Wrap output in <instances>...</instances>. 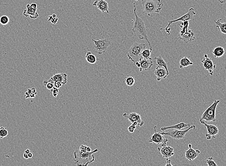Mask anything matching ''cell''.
<instances>
[{
  "instance_id": "6da1fadb",
  "label": "cell",
  "mask_w": 226,
  "mask_h": 166,
  "mask_svg": "<svg viewBox=\"0 0 226 166\" xmlns=\"http://www.w3.org/2000/svg\"><path fill=\"white\" fill-rule=\"evenodd\" d=\"M134 13L135 20L134 23L133 27L132 29V32L134 35H136L140 39H144L147 42L150 47V49L152 50L151 45L150 44V41L148 37L147 32L146 29L145 27L143 20L138 17L136 13V7L135 4L134 3Z\"/></svg>"
},
{
  "instance_id": "7a4b0ae2",
  "label": "cell",
  "mask_w": 226,
  "mask_h": 166,
  "mask_svg": "<svg viewBox=\"0 0 226 166\" xmlns=\"http://www.w3.org/2000/svg\"><path fill=\"white\" fill-rule=\"evenodd\" d=\"M98 151V149H95L90 152L77 150L74 152V161L77 166H87L94 161L95 157L93 154Z\"/></svg>"
},
{
  "instance_id": "3957f363",
  "label": "cell",
  "mask_w": 226,
  "mask_h": 166,
  "mask_svg": "<svg viewBox=\"0 0 226 166\" xmlns=\"http://www.w3.org/2000/svg\"><path fill=\"white\" fill-rule=\"evenodd\" d=\"M143 14L150 17L152 14L159 13L163 6L161 0H142Z\"/></svg>"
},
{
  "instance_id": "277c9868",
  "label": "cell",
  "mask_w": 226,
  "mask_h": 166,
  "mask_svg": "<svg viewBox=\"0 0 226 166\" xmlns=\"http://www.w3.org/2000/svg\"><path fill=\"white\" fill-rule=\"evenodd\" d=\"M180 27L181 28L180 34L178 35L177 38L182 40L185 43L192 42L195 40V34L192 30H188L189 28V22L188 21L181 22L180 23Z\"/></svg>"
},
{
  "instance_id": "5b68a950",
  "label": "cell",
  "mask_w": 226,
  "mask_h": 166,
  "mask_svg": "<svg viewBox=\"0 0 226 166\" xmlns=\"http://www.w3.org/2000/svg\"><path fill=\"white\" fill-rule=\"evenodd\" d=\"M146 44L141 43L135 42L129 50L127 57L132 62H135L134 59L140 57L143 50L146 47Z\"/></svg>"
},
{
  "instance_id": "8992f818",
  "label": "cell",
  "mask_w": 226,
  "mask_h": 166,
  "mask_svg": "<svg viewBox=\"0 0 226 166\" xmlns=\"http://www.w3.org/2000/svg\"><path fill=\"white\" fill-rule=\"evenodd\" d=\"M220 103V100H215L214 103L206 109L203 112L200 121H206V122H215V111L218 104Z\"/></svg>"
},
{
  "instance_id": "52a82bcc",
  "label": "cell",
  "mask_w": 226,
  "mask_h": 166,
  "mask_svg": "<svg viewBox=\"0 0 226 166\" xmlns=\"http://www.w3.org/2000/svg\"><path fill=\"white\" fill-rule=\"evenodd\" d=\"M192 129L195 130V125H191V126L189 128L184 130H177L176 129H168L169 130H168L167 132L163 131V132H161V133L164 136L165 135V136H169V137H171L174 139L180 140V139H184L186 134L188 133V131H189L190 130Z\"/></svg>"
},
{
  "instance_id": "ba28073f",
  "label": "cell",
  "mask_w": 226,
  "mask_h": 166,
  "mask_svg": "<svg viewBox=\"0 0 226 166\" xmlns=\"http://www.w3.org/2000/svg\"><path fill=\"white\" fill-rule=\"evenodd\" d=\"M94 42V52L97 54L101 55L106 52L111 42L108 39H99L96 40L92 39Z\"/></svg>"
},
{
  "instance_id": "9c48e42d",
  "label": "cell",
  "mask_w": 226,
  "mask_h": 166,
  "mask_svg": "<svg viewBox=\"0 0 226 166\" xmlns=\"http://www.w3.org/2000/svg\"><path fill=\"white\" fill-rule=\"evenodd\" d=\"M195 14H196V13H195V11H194V9L193 8H191L189 10V11H188L187 13L186 14L184 15H182V16L180 17L179 18L175 19V20H169L168 21V26L165 27V30L166 31V32L168 34H170V29H169V27L173 23L177 22H183L192 20L193 19V17L194 15H195Z\"/></svg>"
},
{
  "instance_id": "30bf717a",
  "label": "cell",
  "mask_w": 226,
  "mask_h": 166,
  "mask_svg": "<svg viewBox=\"0 0 226 166\" xmlns=\"http://www.w3.org/2000/svg\"><path fill=\"white\" fill-rule=\"evenodd\" d=\"M156 126H154L155 133L151 137L149 138L148 142L149 143H154L157 145L161 144V146L167 145L168 139L165 137L164 135L161 132H157L156 131Z\"/></svg>"
},
{
  "instance_id": "8fae6325",
  "label": "cell",
  "mask_w": 226,
  "mask_h": 166,
  "mask_svg": "<svg viewBox=\"0 0 226 166\" xmlns=\"http://www.w3.org/2000/svg\"><path fill=\"white\" fill-rule=\"evenodd\" d=\"M134 64L139 68L140 71H146L150 70L153 65V62L151 58L149 59H146L141 56L139 59V61H135Z\"/></svg>"
},
{
  "instance_id": "7c38bea8",
  "label": "cell",
  "mask_w": 226,
  "mask_h": 166,
  "mask_svg": "<svg viewBox=\"0 0 226 166\" xmlns=\"http://www.w3.org/2000/svg\"><path fill=\"white\" fill-rule=\"evenodd\" d=\"M123 116L132 124H135L140 127H142L144 125V122L142 120L141 116L137 113H124L123 114Z\"/></svg>"
},
{
  "instance_id": "4fadbf2b",
  "label": "cell",
  "mask_w": 226,
  "mask_h": 166,
  "mask_svg": "<svg viewBox=\"0 0 226 166\" xmlns=\"http://www.w3.org/2000/svg\"><path fill=\"white\" fill-rule=\"evenodd\" d=\"M200 122L204 125L207 129V133L206 134V138L207 140H210L211 138H215L216 135L219 133V130L217 126L214 125H209L203 121H200Z\"/></svg>"
},
{
  "instance_id": "5bb4252c",
  "label": "cell",
  "mask_w": 226,
  "mask_h": 166,
  "mask_svg": "<svg viewBox=\"0 0 226 166\" xmlns=\"http://www.w3.org/2000/svg\"><path fill=\"white\" fill-rule=\"evenodd\" d=\"M201 62L205 70L208 71L211 76H213L214 71L216 68V65L214 64L212 59L209 58L207 54H205L204 58L202 59Z\"/></svg>"
},
{
  "instance_id": "9a60e30c",
  "label": "cell",
  "mask_w": 226,
  "mask_h": 166,
  "mask_svg": "<svg viewBox=\"0 0 226 166\" xmlns=\"http://www.w3.org/2000/svg\"><path fill=\"white\" fill-rule=\"evenodd\" d=\"M158 152L160 153L163 155L164 158L166 159H168V158L172 157L175 154L174 152V149L170 146H168L167 145L162 146L161 147L157 148Z\"/></svg>"
},
{
  "instance_id": "2e32d148",
  "label": "cell",
  "mask_w": 226,
  "mask_h": 166,
  "mask_svg": "<svg viewBox=\"0 0 226 166\" xmlns=\"http://www.w3.org/2000/svg\"><path fill=\"white\" fill-rule=\"evenodd\" d=\"M188 146L189 149L186 151L185 157L187 160H189L190 161H192L200 155L201 152L199 150L193 149L191 144H189Z\"/></svg>"
},
{
  "instance_id": "e0dca14e",
  "label": "cell",
  "mask_w": 226,
  "mask_h": 166,
  "mask_svg": "<svg viewBox=\"0 0 226 166\" xmlns=\"http://www.w3.org/2000/svg\"><path fill=\"white\" fill-rule=\"evenodd\" d=\"M155 75L157 77V81H160L162 79H165L168 75V71L163 67L157 66L155 71Z\"/></svg>"
},
{
  "instance_id": "ac0fdd59",
  "label": "cell",
  "mask_w": 226,
  "mask_h": 166,
  "mask_svg": "<svg viewBox=\"0 0 226 166\" xmlns=\"http://www.w3.org/2000/svg\"><path fill=\"white\" fill-rule=\"evenodd\" d=\"M93 5L96 7L98 9L100 10L102 13L106 12L108 14V4L105 0H95L93 4Z\"/></svg>"
},
{
  "instance_id": "d6986e66",
  "label": "cell",
  "mask_w": 226,
  "mask_h": 166,
  "mask_svg": "<svg viewBox=\"0 0 226 166\" xmlns=\"http://www.w3.org/2000/svg\"><path fill=\"white\" fill-rule=\"evenodd\" d=\"M37 9L32 8L30 5L27 4L26 5V9L24 10L23 15L26 17H30L31 19H36L39 17V14L37 13Z\"/></svg>"
},
{
  "instance_id": "ffe728a7",
  "label": "cell",
  "mask_w": 226,
  "mask_h": 166,
  "mask_svg": "<svg viewBox=\"0 0 226 166\" xmlns=\"http://www.w3.org/2000/svg\"><path fill=\"white\" fill-rule=\"evenodd\" d=\"M191 124L190 123L189 124H186L185 122H181L179 123V124H176L175 125H173L171 126H166V127H163L161 128V130L162 131H165L169 129H176L177 130H181L183 128H188L191 126Z\"/></svg>"
},
{
  "instance_id": "44dd1931",
  "label": "cell",
  "mask_w": 226,
  "mask_h": 166,
  "mask_svg": "<svg viewBox=\"0 0 226 166\" xmlns=\"http://www.w3.org/2000/svg\"><path fill=\"white\" fill-rule=\"evenodd\" d=\"M52 79L55 81H59L62 85H64L67 83V76L66 73L62 74H56L52 77Z\"/></svg>"
},
{
  "instance_id": "7402d4cb",
  "label": "cell",
  "mask_w": 226,
  "mask_h": 166,
  "mask_svg": "<svg viewBox=\"0 0 226 166\" xmlns=\"http://www.w3.org/2000/svg\"><path fill=\"white\" fill-rule=\"evenodd\" d=\"M225 53V49L222 47H217L212 51L213 56L215 58H219L222 57Z\"/></svg>"
},
{
  "instance_id": "603a6c76",
  "label": "cell",
  "mask_w": 226,
  "mask_h": 166,
  "mask_svg": "<svg viewBox=\"0 0 226 166\" xmlns=\"http://www.w3.org/2000/svg\"><path fill=\"white\" fill-rule=\"evenodd\" d=\"M215 22V27L219 29L222 33L226 35V23H223L221 19H218Z\"/></svg>"
},
{
  "instance_id": "cb8c5ba5",
  "label": "cell",
  "mask_w": 226,
  "mask_h": 166,
  "mask_svg": "<svg viewBox=\"0 0 226 166\" xmlns=\"http://www.w3.org/2000/svg\"><path fill=\"white\" fill-rule=\"evenodd\" d=\"M193 62L190 61L187 57L181 58L180 61V68L182 69L183 68L187 67L190 65H193Z\"/></svg>"
},
{
  "instance_id": "d4e9b609",
  "label": "cell",
  "mask_w": 226,
  "mask_h": 166,
  "mask_svg": "<svg viewBox=\"0 0 226 166\" xmlns=\"http://www.w3.org/2000/svg\"><path fill=\"white\" fill-rule=\"evenodd\" d=\"M85 59L90 64H95L97 61L96 57H95L94 55H93L90 51H88L86 53Z\"/></svg>"
},
{
  "instance_id": "484cf974",
  "label": "cell",
  "mask_w": 226,
  "mask_h": 166,
  "mask_svg": "<svg viewBox=\"0 0 226 166\" xmlns=\"http://www.w3.org/2000/svg\"><path fill=\"white\" fill-rule=\"evenodd\" d=\"M155 59L156 60V64H157V66H159V67H163L165 68V69L168 71V65H167V63H166L164 59H163V58H162L161 56H159V57H155Z\"/></svg>"
},
{
  "instance_id": "4316f807",
  "label": "cell",
  "mask_w": 226,
  "mask_h": 166,
  "mask_svg": "<svg viewBox=\"0 0 226 166\" xmlns=\"http://www.w3.org/2000/svg\"><path fill=\"white\" fill-rule=\"evenodd\" d=\"M152 51V50L150 49V48H145L144 50H143L142 53H141V55L140 56L143 57V58L146 59H149L151 58V54Z\"/></svg>"
},
{
  "instance_id": "83f0119b",
  "label": "cell",
  "mask_w": 226,
  "mask_h": 166,
  "mask_svg": "<svg viewBox=\"0 0 226 166\" xmlns=\"http://www.w3.org/2000/svg\"><path fill=\"white\" fill-rule=\"evenodd\" d=\"M125 83L127 86H132L135 83V79L131 75H127L125 79Z\"/></svg>"
},
{
  "instance_id": "f1b7e54d",
  "label": "cell",
  "mask_w": 226,
  "mask_h": 166,
  "mask_svg": "<svg viewBox=\"0 0 226 166\" xmlns=\"http://www.w3.org/2000/svg\"><path fill=\"white\" fill-rule=\"evenodd\" d=\"M8 134V132L6 129L3 126L0 127V139L4 138L5 137H7Z\"/></svg>"
},
{
  "instance_id": "f546056e",
  "label": "cell",
  "mask_w": 226,
  "mask_h": 166,
  "mask_svg": "<svg viewBox=\"0 0 226 166\" xmlns=\"http://www.w3.org/2000/svg\"><path fill=\"white\" fill-rule=\"evenodd\" d=\"M9 22V18L7 15H4L0 17V23L2 25H6Z\"/></svg>"
},
{
  "instance_id": "4dcf8cb0",
  "label": "cell",
  "mask_w": 226,
  "mask_h": 166,
  "mask_svg": "<svg viewBox=\"0 0 226 166\" xmlns=\"http://www.w3.org/2000/svg\"><path fill=\"white\" fill-rule=\"evenodd\" d=\"M58 20V18L56 17L55 14H53L52 15H49L48 17V21L51 22L52 24H56Z\"/></svg>"
},
{
  "instance_id": "1f68e13d",
  "label": "cell",
  "mask_w": 226,
  "mask_h": 166,
  "mask_svg": "<svg viewBox=\"0 0 226 166\" xmlns=\"http://www.w3.org/2000/svg\"><path fill=\"white\" fill-rule=\"evenodd\" d=\"M208 166H217L218 164H216V163L215 162L214 160H213V157H209L207 159H206L205 160Z\"/></svg>"
},
{
  "instance_id": "d6a6232c",
  "label": "cell",
  "mask_w": 226,
  "mask_h": 166,
  "mask_svg": "<svg viewBox=\"0 0 226 166\" xmlns=\"http://www.w3.org/2000/svg\"><path fill=\"white\" fill-rule=\"evenodd\" d=\"M136 126H137V125H135V124H132V125H130V126L128 127V128H127L128 131H129V132H130V133H133L135 129L136 128Z\"/></svg>"
},
{
  "instance_id": "836d02e7",
  "label": "cell",
  "mask_w": 226,
  "mask_h": 166,
  "mask_svg": "<svg viewBox=\"0 0 226 166\" xmlns=\"http://www.w3.org/2000/svg\"><path fill=\"white\" fill-rule=\"evenodd\" d=\"M59 89L55 87L54 86V90L52 91V95L54 96L55 97H56L57 95L58 94L59 92Z\"/></svg>"
},
{
  "instance_id": "e575fe53",
  "label": "cell",
  "mask_w": 226,
  "mask_h": 166,
  "mask_svg": "<svg viewBox=\"0 0 226 166\" xmlns=\"http://www.w3.org/2000/svg\"><path fill=\"white\" fill-rule=\"evenodd\" d=\"M62 85H63L59 81H55V83H54V86L55 87L57 88L58 89H59Z\"/></svg>"
},
{
  "instance_id": "d590c367",
  "label": "cell",
  "mask_w": 226,
  "mask_h": 166,
  "mask_svg": "<svg viewBox=\"0 0 226 166\" xmlns=\"http://www.w3.org/2000/svg\"><path fill=\"white\" fill-rule=\"evenodd\" d=\"M87 147H88V146H87L86 145H81V146H80V150L82 151H87Z\"/></svg>"
},
{
  "instance_id": "8d00e7d4",
  "label": "cell",
  "mask_w": 226,
  "mask_h": 166,
  "mask_svg": "<svg viewBox=\"0 0 226 166\" xmlns=\"http://www.w3.org/2000/svg\"><path fill=\"white\" fill-rule=\"evenodd\" d=\"M46 87L47 89H48L49 90H51L54 87V84L52 83H48L46 85Z\"/></svg>"
},
{
  "instance_id": "74e56055",
  "label": "cell",
  "mask_w": 226,
  "mask_h": 166,
  "mask_svg": "<svg viewBox=\"0 0 226 166\" xmlns=\"http://www.w3.org/2000/svg\"><path fill=\"white\" fill-rule=\"evenodd\" d=\"M30 6L32 7V8L37 10V5L35 3H32L30 5Z\"/></svg>"
},
{
  "instance_id": "f35d334b",
  "label": "cell",
  "mask_w": 226,
  "mask_h": 166,
  "mask_svg": "<svg viewBox=\"0 0 226 166\" xmlns=\"http://www.w3.org/2000/svg\"><path fill=\"white\" fill-rule=\"evenodd\" d=\"M170 162H171V160H169V159H167V164H165V166H173V165H172V164H171V163Z\"/></svg>"
},
{
  "instance_id": "ab89813d",
  "label": "cell",
  "mask_w": 226,
  "mask_h": 166,
  "mask_svg": "<svg viewBox=\"0 0 226 166\" xmlns=\"http://www.w3.org/2000/svg\"><path fill=\"white\" fill-rule=\"evenodd\" d=\"M48 83H52L54 84V83H55V81H54V80L52 79V77L50 78V79H49V80H48Z\"/></svg>"
},
{
  "instance_id": "60d3db41",
  "label": "cell",
  "mask_w": 226,
  "mask_h": 166,
  "mask_svg": "<svg viewBox=\"0 0 226 166\" xmlns=\"http://www.w3.org/2000/svg\"><path fill=\"white\" fill-rule=\"evenodd\" d=\"M23 157H24V158H25V159H28L29 158V157H28V155H27V154L25 153V152L24 154H23Z\"/></svg>"
},
{
  "instance_id": "b9f144b4",
  "label": "cell",
  "mask_w": 226,
  "mask_h": 166,
  "mask_svg": "<svg viewBox=\"0 0 226 166\" xmlns=\"http://www.w3.org/2000/svg\"><path fill=\"white\" fill-rule=\"evenodd\" d=\"M36 94H35L34 93H31V94H30V98H35L36 96Z\"/></svg>"
},
{
  "instance_id": "7bdbcfd3",
  "label": "cell",
  "mask_w": 226,
  "mask_h": 166,
  "mask_svg": "<svg viewBox=\"0 0 226 166\" xmlns=\"http://www.w3.org/2000/svg\"><path fill=\"white\" fill-rule=\"evenodd\" d=\"M27 155H28V157L29 158H32L33 157V154L31 152H30L29 154H27Z\"/></svg>"
},
{
  "instance_id": "ee69618b",
  "label": "cell",
  "mask_w": 226,
  "mask_h": 166,
  "mask_svg": "<svg viewBox=\"0 0 226 166\" xmlns=\"http://www.w3.org/2000/svg\"><path fill=\"white\" fill-rule=\"evenodd\" d=\"M48 83V81H47V80H44L43 82V85L45 86H46L47 84Z\"/></svg>"
},
{
  "instance_id": "f6af8a7d",
  "label": "cell",
  "mask_w": 226,
  "mask_h": 166,
  "mask_svg": "<svg viewBox=\"0 0 226 166\" xmlns=\"http://www.w3.org/2000/svg\"><path fill=\"white\" fill-rule=\"evenodd\" d=\"M218 1L221 4H223L226 2V0H218Z\"/></svg>"
},
{
  "instance_id": "bcb514c9",
  "label": "cell",
  "mask_w": 226,
  "mask_h": 166,
  "mask_svg": "<svg viewBox=\"0 0 226 166\" xmlns=\"http://www.w3.org/2000/svg\"><path fill=\"white\" fill-rule=\"evenodd\" d=\"M31 91H32V93H35V92H36V89L35 88H32L31 89Z\"/></svg>"
},
{
  "instance_id": "7dc6e473",
  "label": "cell",
  "mask_w": 226,
  "mask_h": 166,
  "mask_svg": "<svg viewBox=\"0 0 226 166\" xmlns=\"http://www.w3.org/2000/svg\"><path fill=\"white\" fill-rule=\"evenodd\" d=\"M87 151H88V152H90V151H92V149H90L89 146H88L87 147Z\"/></svg>"
},
{
  "instance_id": "c3c4849f",
  "label": "cell",
  "mask_w": 226,
  "mask_h": 166,
  "mask_svg": "<svg viewBox=\"0 0 226 166\" xmlns=\"http://www.w3.org/2000/svg\"><path fill=\"white\" fill-rule=\"evenodd\" d=\"M27 92H28V93H29V94H30L31 93H32V91H31V89H29L28 90H27Z\"/></svg>"
},
{
  "instance_id": "681fc988",
  "label": "cell",
  "mask_w": 226,
  "mask_h": 166,
  "mask_svg": "<svg viewBox=\"0 0 226 166\" xmlns=\"http://www.w3.org/2000/svg\"><path fill=\"white\" fill-rule=\"evenodd\" d=\"M25 153H27V154H29L30 152V150L29 149H27L25 150Z\"/></svg>"
},
{
  "instance_id": "f907efd6",
  "label": "cell",
  "mask_w": 226,
  "mask_h": 166,
  "mask_svg": "<svg viewBox=\"0 0 226 166\" xmlns=\"http://www.w3.org/2000/svg\"><path fill=\"white\" fill-rule=\"evenodd\" d=\"M26 99H28V98H30V95H26Z\"/></svg>"
}]
</instances>
